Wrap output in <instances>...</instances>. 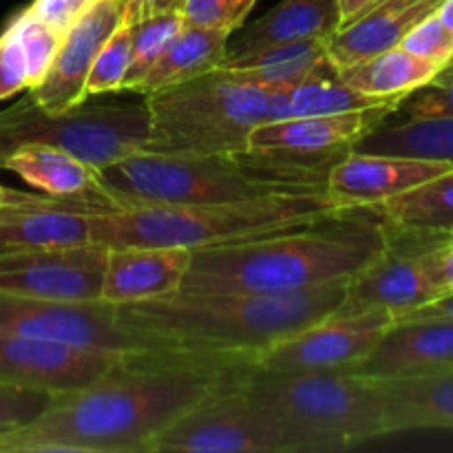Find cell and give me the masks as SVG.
I'll return each mask as SVG.
<instances>
[{
    "label": "cell",
    "mask_w": 453,
    "mask_h": 453,
    "mask_svg": "<svg viewBox=\"0 0 453 453\" xmlns=\"http://www.w3.org/2000/svg\"><path fill=\"white\" fill-rule=\"evenodd\" d=\"M250 358L128 352L96 383L53 396L35 420L0 436V453H149L150 442L255 370Z\"/></svg>",
    "instance_id": "cell-1"
},
{
    "label": "cell",
    "mask_w": 453,
    "mask_h": 453,
    "mask_svg": "<svg viewBox=\"0 0 453 453\" xmlns=\"http://www.w3.org/2000/svg\"><path fill=\"white\" fill-rule=\"evenodd\" d=\"M349 281L292 295L180 290L113 308L119 326L149 341L153 349L242 357L257 365L265 349L334 312Z\"/></svg>",
    "instance_id": "cell-2"
},
{
    "label": "cell",
    "mask_w": 453,
    "mask_h": 453,
    "mask_svg": "<svg viewBox=\"0 0 453 453\" xmlns=\"http://www.w3.org/2000/svg\"><path fill=\"white\" fill-rule=\"evenodd\" d=\"M385 248L374 208L308 228L193 250L181 292L292 295L354 279Z\"/></svg>",
    "instance_id": "cell-3"
},
{
    "label": "cell",
    "mask_w": 453,
    "mask_h": 453,
    "mask_svg": "<svg viewBox=\"0 0 453 453\" xmlns=\"http://www.w3.org/2000/svg\"><path fill=\"white\" fill-rule=\"evenodd\" d=\"M334 162L243 150L233 155L135 153L102 168L131 206L246 202L277 193L326 190Z\"/></svg>",
    "instance_id": "cell-4"
},
{
    "label": "cell",
    "mask_w": 453,
    "mask_h": 453,
    "mask_svg": "<svg viewBox=\"0 0 453 453\" xmlns=\"http://www.w3.org/2000/svg\"><path fill=\"white\" fill-rule=\"evenodd\" d=\"M326 190L277 193L246 202L133 206L93 215L91 242L113 248H199L308 228L345 215Z\"/></svg>",
    "instance_id": "cell-5"
},
{
    "label": "cell",
    "mask_w": 453,
    "mask_h": 453,
    "mask_svg": "<svg viewBox=\"0 0 453 453\" xmlns=\"http://www.w3.org/2000/svg\"><path fill=\"white\" fill-rule=\"evenodd\" d=\"M242 389L295 429L312 453L345 451L392 436L379 380L354 372H273L255 367Z\"/></svg>",
    "instance_id": "cell-6"
},
{
    "label": "cell",
    "mask_w": 453,
    "mask_h": 453,
    "mask_svg": "<svg viewBox=\"0 0 453 453\" xmlns=\"http://www.w3.org/2000/svg\"><path fill=\"white\" fill-rule=\"evenodd\" d=\"M149 111L146 153L233 155L270 122V88L215 69L188 82L144 96Z\"/></svg>",
    "instance_id": "cell-7"
},
{
    "label": "cell",
    "mask_w": 453,
    "mask_h": 453,
    "mask_svg": "<svg viewBox=\"0 0 453 453\" xmlns=\"http://www.w3.org/2000/svg\"><path fill=\"white\" fill-rule=\"evenodd\" d=\"M44 144L66 150L96 168H106L149 144L146 104L88 102L65 113H47L29 96L0 111V171L20 146Z\"/></svg>",
    "instance_id": "cell-8"
},
{
    "label": "cell",
    "mask_w": 453,
    "mask_h": 453,
    "mask_svg": "<svg viewBox=\"0 0 453 453\" xmlns=\"http://www.w3.org/2000/svg\"><path fill=\"white\" fill-rule=\"evenodd\" d=\"M453 234L385 221V248L348 283L339 308H380L394 319L447 295L442 255Z\"/></svg>",
    "instance_id": "cell-9"
},
{
    "label": "cell",
    "mask_w": 453,
    "mask_h": 453,
    "mask_svg": "<svg viewBox=\"0 0 453 453\" xmlns=\"http://www.w3.org/2000/svg\"><path fill=\"white\" fill-rule=\"evenodd\" d=\"M242 385L181 416L150 442L149 453H312L295 429L252 403Z\"/></svg>",
    "instance_id": "cell-10"
},
{
    "label": "cell",
    "mask_w": 453,
    "mask_h": 453,
    "mask_svg": "<svg viewBox=\"0 0 453 453\" xmlns=\"http://www.w3.org/2000/svg\"><path fill=\"white\" fill-rule=\"evenodd\" d=\"M394 314L380 308H336L321 321L273 345L257 358V367L273 372H354L385 332Z\"/></svg>",
    "instance_id": "cell-11"
},
{
    "label": "cell",
    "mask_w": 453,
    "mask_h": 453,
    "mask_svg": "<svg viewBox=\"0 0 453 453\" xmlns=\"http://www.w3.org/2000/svg\"><path fill=\"white\" fill-rule=\"evenodd\" d=\"M0 332L106 352H149L150 343L124 330L104 301L69 303L0 292Z\"/></svg>",
    "instance_id": "cell-12"
},
{
    "label": "cell",
    "mask_w": 453,
    "mask_h": 453,
    "mask_svg": "<svg viewBox=\"0 0 453 453\" xmlns=\"http://www.w3.org/2000/svg\"><path fill=\"white\" fill-rule=\"evenodd\" d=\"M109 248L100 243L0 250V292L69 303L102 301Z\"/></svg>",
    "instance_id": "cell-13"
},
{
    "label": "cell",
    "mask_w": 453,
    "mask_h": 453,
    "mask_svg": "<svg viewBox=\"0 0 453 453\" xmlns=\"http://www.w3.org/2000/svg\"><path fill=\"white\" fill-rule=\"evenodd\" d=\"M124 354L0 332V383L60 396L96 383Z\"/></svg>",
    "instance_id": "cell-14"
},
{
    "label": "cell",
    "mask_w": 453,
    "mask_h": 453,
    "mask_svg": "<svg viewBox=\"0 0 453 453\" xmlns=\"http://www.w3.org/2000/svg\"><path fill=\"white\" fill-rule=\"evenodd\" d=\"M127 22L124 0H97L62 38L47 75L29 88V97L47 113H65L82 104L87 80L106 40Z\"/></svg>",
    "instance_id": "cell-15"
},
{
    "label": "cell",
    "mask_w": 453,
    "mask_h": 453,
    "mask_svg": "<svg viewBox=\"0 0 453 453\" xmlns=\"http://www.w3.org/2000/svg\"><path fill=\"white\" fill-rule=\"evenodd\" d=\"M398 109V104H383L352 113L308 115L261 124L252 131L248 149L336 164L357 146L358 140L379 124L388 122L389 115Z\"/></svg>",
    "instance_id": "cell-16"
},
{
    "label": "cell",
    "mask_w": 453,
    "mask_h": 453,
    "mask_svg": "<svg viewBox=\"0 0 453 453\" xmlns=\"http://www.w3.org/2000/svg\"><path fill=\"white\" fill-rule=\"evenodd\" d=\"M449 168H453L451 164L432 159L349 150L332 166L326 193L343 211H361L407 193Z\"/></svg>",
    "instance_id": "cell-17"
},
{
    "label": "cell",
    "mask_w": 453,
    "mask_h": 453,
    "mask_svg": "<svg viewBox=\"0 0 453 453\" xmlns=\"http://www.w3.org/2000/svg\"><path fill=\"white\" fill-rule=\"evenodd\" d=\"M3 171L16 173L22 181L62 202L82 203L100 212L133 208L100 168L53 146H20L4 159Z\"/></svg>",
    "instance_id": "cell-18"
},
{
    "label": "cell",
    "mask_w": 453,
    "mask_h": 453,
    "mask_svg": "<svg viewBox=\"0 0 453 453\" xmlns=\"http://www.w3.org/2000/svg\"><path fill=\"white\" fill-rule=\"evenodd\" d=\"M453 372V321L394 323L354 374L374 380Z\"/></svg>",
    "instance_id": "cell-19"
},
{
    "label": "cell",
    "mask_w": 453,
    "mask_h": 453,
    "mask_svg": "<svg viewBox=\"0 0 453 453\" xmlns=\"http://www.w3.org/2000/svg\"><path fill=\"white\" fill-rule=\"evenodd\" d=\"M188 248H113L100 299L109 305L162 299L181 290L190 268Z\"/></svg>",
    "instance_id": "cell-20"
},
{
    "label": "cell",
    "mask_w": 453,
    "mask_h": 453,
    "mask_svg": "<svg viewBox=\"0 0 453 453\" xmlns=\"http://www.w3.org/2000/svg\"><path fill=\"white\" fill-rule=\"evenodd\" d=\"M441 0H418L407 7H374L327 40V56L336 69L398 47L401 40L436 7Z\"/></svg>",
    "instance_id": "cell-21"
},
{
    "label": "cell",
    "mask_w": 453,
    "mask_h": 453,
    "mask_svg": "<svg viewBox=\"0 0 453 453\" xmlns=\"http://www.w3.org/2000/svg\"><path fill=\"white\" fill-rule=\"evenodd\" d=\"M339 29V0H281L259 20L243 27L242 35L228 44V56H242L290 40L332 38Z\"/></svg>",
    "instance_id": "cell-22"
},
{
    "label": "cell",
    "mask_w": 453,
    "mask_h": 453,
    "mask_svg": "<svg viewBox=\"0 0 453 453\" xmlns=\"http://www.w3.org/2000/svg\"><path fill=\"white\" fill-rule=\"evenodd\" d=\"M388 401L392 434L453 429V372L416 379L379 380Z\"/></svg>",
    "instance_id": "cell-23"
},
{
    "label": "cell",
    "mask_w": 453,
    "mask_h": 453,
    "mask_svg": "<svg viewBox=\"0 0 453 453\" xmlns=\"http://www.w3.org/2000/svg\"><path fill=\"white\" fill-rule=\"evenodd\" d=\"M226 56H228V34L186 22L159 60L133 87V93L149 96L159 88L188 82L208 71L219 69Z\"/></svg>",
    "instance_id": "cell-24"
},
{
    "label": "cell",
    "mask_w": 453,
    "mask_h": 453,
    "mask_svg": "<svg viewBox=\"0 0 453 453\" xmlns=\"http://www.w3.org/2000/svg\"><path fill=\"white\" fill-rule=\"evenodd\" d=\"M438 66L411 56L403 47H392L367 60L349 65L339 71V78L348 87L379 100L403 102L410 93L432 82L438 75Z\"/></svg>",
    "instance_id": "cell-25"
},
{
    "label": "cell",
    "mask_w": 453,
    "mask_h": 453,
    "mask_svg": "<svg viewBox=\"0 0 453 453\" xmlns=\"http://www.w3.org/2000/svg\"><path fill=\"white\" fill-rule=\"evenodd\" d=\"M358 153L432 159L453 166V118H407L398 124H379L357 142Z\"/></svg>",
    "instance_id": "cell-26"
},
{
    "label": "cell",
    "mask_w": 453,
    "mask_h": 453,
    "mask_svg": "<svg viewBox=\"0 0 453 453\" xmlns=\"http://www.w3.org/2000/svg\"><path fill=\"white\" fill-rule=\"evenodd\" d=\"M383 104L401 106L403 102L370 97L348 87L336 75V78L310 80L292 88H270V122L308 118V115L352 113V111H365Z\"/></svg>",
    "instance_id": "cell-27"
},
{
    "label": "cell",
    "mask_w": 453,
    "mask_h": 453,
    "mask_svg": "<svg viewBox=\"0 0 453 453\" xmlns=\"http://www.w3.org/2000/svg\"><path fill=\"white\" fill-rule=\"evenodd\" d=\"M374 211L388 224L453 234V168L379 203Z\"/></svg>",
    "instance_id": "cell-28"
},
{
    "label": "cell",
    "mask_w": 453,
    "mask_h": 453,
    "mask_svg": "<svg viewBox=\"0 0 453 453\" xmlns=\"http://www.w3.org/2000/svg\"><path fill=\"white\" fill-rule=\"evenodd\" d=\"M184 25L186 20L181 13H159V16L131 22V66H128L127 78H124L122 91H133V87L159 60V56L166 51V47L173 42V38L180 34Z\"/></svg>",
    "instance_id": "cell-29"
},
{
    "label": "cell",
    "mask_w": 453,
    "mask_h": 453,
    "mask_svg": "<svg viewBox=\"0 0 453 453\" xmlns=\"http://www.w3.org/2000/svg\"><path fill=\"white\" fill-rule=\"evenodd\" d=\"M7 29L12 31L13 38L20 44L27 65V78H29V88H34L47 75L58 49H60L62 35L56 34L49 25H44L42 20L31 16L27 9L9 22Z\"/></svg>",
    "instance_id": "cell-30"
},
{
    "label": "cell",
    "mask_w": 453,
    "mask_h": 453,
    "mask_svg": "<svg viewBox=\"0 0 453 453\" xmlns=\"http://www.w3.org/2000/svg\"><path fill=\"white\" fill-rule=\"evenodd\" d=\"M133 34L131 22H124L113 35L104 42L91 66L87 80V97L106 96V93L122 91L124 78L131 66Z\"/></svg>",
    "instance_id": "cell-31"
},
{
    "label": "cell",
    "mask_w": 453,
    "mask_h": 453,
    "mask_svg": "<svg viewBox=\"0 0 453 453\" xmlns=\"http://www.w3.org/2000/svg\"><path fill=\"white\" fill-rule=\"evenodd\" d=\"M398 47H403L405 51H410L411 56L420 58V60L432 62L438 69H442V66H447L453 60V34L442 25L436 12L425 16L423 20L401 40Z\"/></svg>",
    "instance_id": "cell-32"
},
{
    "label": "cell",
    "mask_w": 453,
    "mask_h": 453,
    "mask_svg": "<svg viewBox=\"0 0 453 453\" xmlns=\"http://www.w3.org/2000/svg\"><path fill=\"white\" fill-rule=\"evenodd\" d=\"M257 0H186L181 16L188 25L233 34L243 25Z\"/></svg>",
    "instance_id": "cell-33"
},
{
    "label": "cell",
    "mask_w": 453,
    "mask_h": 453,
    "mask_svg": "<svg viewBox=\"0 0 453 453\" xmlns=\"http://www.w3.org/2000/svg\"><path fill=\"white\" fill-rule=\"evenodd\" d=\"M53 401L42 389L0 383V436L38 418Z\"/></svg>",
    "instance_id": "cell-34"
},
{
    "label": "cell",
    "mask_w": 453,
    "mask_h": 453,
    "mask_svg": "<svg viewBox=\"0 0 453 453\" xmlns=\"http://www.w3.org/2000/svg\"><path fill=\"white\" fill-rule=\"evenodd\" d=\"M407 118H453V60L438 71L436 78L403 100Z\"/></svg>",
    "instance_id": "cell-35"
},
{
    "label": "cell",
    "mask_w": 453,
    "mask_h": 453,
    "mask_svg": "<svg viewBox=\"0 0 453 453\" xmlns=\"http://www.w3.org/2000/svg\"><path fill=\"white\" fill-rule=\"evenodd\" d=\"M25 88H29L25 56L12 31L4 29L0 35V100H9Z\"/></svg>",
    "instance_id": "cell-36"
},
{
    "label": "cell",
    "mask_w": 453,
    "mask_h": 453,
    "mask_svg": "<svg viewBox=\"0 0 453 453\" xmlns=\"http://www.w3.org/2000/svg\"><path fill=\"white\" fill-rule=\"evenodd\" d=\"M97 0H34L27 12L34 18L51 27L65 38L66 31L96 4Z\"/></svg>",
    "instance_id": "cell-37"
},
{
    "label": "cell",
    "mask_w": 453,
    "mask_h": 453,
    "mask_svg": "<svg viewBox=\"0 0 453 453\" xmlns=\"http://www.w3.org/2000/svg\"><path fill=\"white\" fill-rule=\"evenodd\" d=\"M436 319H445V321H453V292L442 295L438 299L429 301V303L418 305V308L410 310V312L401 314L394 319V323H405V321H436Z\"/></svg>",
    "instance_id": "cell-38"
},
{
    "label": "cell",
    "mask_w": 453,
    "mask_h": 453,
    "mask_svg": "<svg viewBox=\"0 0 453 453\" xmlns=\"http://www.w3.org/2000/svg\"><path fill=\"white\" fill-rule=\"evenodd\" d=\"M186 0H124L127 4V22L144 20L159 13H181Z\"/></svg>",
    "instance_id": "cell-39"
},
{
    "label": "cell",
    "mask_w": 453,
    "mask_h": 453,
    "mask_svg": "<svg viewBox=\"0 0 453 453\" xmlns=\"http://www.w3.org/2000/svg\"><path fill=\"white\" fill-rule=\"evenodd\" d=\"M380 0H339L341 4V27L349 25L352 20L361 18L370 9H374Z\"/></svg>",
    "instance_id": "cell-40"
},
{
    "label": "cell",
    "mask_w": 453,
    "mask_h": 453,
    "mask_svg": "<svg viewBox=\"0 0 453 453\" xmlns=\"http://www.w3.org/2000/svg\"><path fill=\"white\" fill-rule=\"evenodd\" d=\"M38 195H31V193H22V190H13L7 188V186L0 184V208L3 206H13V203H25L35 199Z\"/></svg>",
    "instance_id": "cell-41"
},
{
    "label": "cell",
    "mask_w": 453,
    "mask_h": 453,
    "mask_svg": "<svg viewBox=\"0 0 453 453\" xmlns=\"http://www.w3.org/2000/svg\"><path fill=\"white\" fill-rule=\"evenodd\" d=\"M442 277H445V288L447 295H449L453 292V237L447 243L445 255H442Z\"/></svg>",
    "instance_id": "cell-42"
},
{
    "label": "cell",
    "mask_w": 453,
    "mask_h": 453,
    "mask_svg": "<svg viewBox=\"0 0 453 453\" xmlns=\"http://www.w3.org/2000/svg\"><path fill=\"white\" fill-rule=\"evenodd\" d=\"M436 13L442 25L453 34V0H441V4L436 7Z\"/></svg>",
    "instance_id": "cell-43"
},
{
    "label": "cell",
    "mask_w": 453,
    "mask_h": 453,
    "mask_svg": "<svg viewBox=\"0 0 453 453\" xmlns=\"http://www.w3.org/2000/svg\"><path fill=\"white\" fill-rule=\"evenodd\" d=\"M418 0H380L376 7H407V4H414Z\"/></svg>",
    "instance_id": "cell-44"
}]
</instances>
